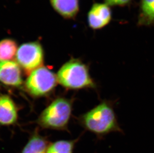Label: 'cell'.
<instances>
[{
    "mask_svg": "<svg viewBox=\"0 0 154 153\" xmlns=\"http://www.w3.org/2000/svg\"><path fill=\"white\" fill-rule=\"evenodd\" d=\"M17 118V110L14 101L8 95H0V124L12 125Z\"/></svg>",
    "mask_w": 154,
    "mask_h": 153,
    "instance_id": "obj_9",
    "label": "cell"
},
{
    "mask_svg": "<svg viewBox=\"0 0 154 153\" xmlns=\"http://www.w3.org/2000/svg\"><path fill=\"white\" fill-rule=\"evenodd\" d=\"M17 44L16 41L11 38L0 40V60L10 61L17 54Z\"/></svg>",
    "mask_w": 154,
    "mask_h": 153,
    "instance_id": "obj_12",
    "label": "cell"
},
{
    "mask_svg": "<svg viewBox=\"0 0 154 153\" xmlns=\"http://www.w3.org/2000/svg\"><path fill=\"white\" fill-rule=\"evenodd\" d=\"M77 140H60L50 144L47 153H73Z\"/></svg>",
    "mask_w": 154,
    "mask_h": 153,
    "instance_id": "obj_13",
    "label": "cell"
},
{
    "mask_svg": "<svg viewBox=\"0 0 154 153\" xmlns=\"http://www.w3.org/2000/svg\"><path fill=\"white\" fill-rule=\"evenodd\" d=\"M49 144L45 138L35 133L20 153H47Z\"/></svg>",
    "mask_w": 154,
    "mask_h": 153,
    "instance_id": "obj_11",
    "label": "cell"
},
{
    "mask_svg": "<svg viewBox=\"0 0 154 153\" xmlns=\"http://www.w3.org/2000/svg\"><path fill=\"white\" fill-rule=\"evenodd\" d=\"M44 49L38 41L22 44L18 48L17 61L26 71H33L39 68L44 62Z\"/></svg>",
    "mask_w": 154,
    "mask_h": 153,
    "instance_id": "obj_5",
    "label": "cell"
},
{
    "mask_svg": "<svg viewBox=\"0 0 154 153\" xmlns=\"http://www.w3.org/2000/svg\"><path fill=\"white\" fill-rule=\"evenodd\" d=\"M51 7L64 19L72 20L79 11V0H49Z\"/></svg>",
    "mask_w": 154,
    "mask_h": 153,
    "instance_id": "obj_8",
    "label": "cell"
},
{
    "mask_svg": "<svg viewBox=\"0 0 154 153\" xmlns=\"http://www.w3.org/2000/svg\"><path fill=\"white\" fill-rule=\"evenodd\" d=\"M138 25L154 26V0H140Z\"/></svg>",
    "mask_w": 154,
    "mask_h": 153,
    "instance_id": "obj_10",
    "label": "cell"
},
{
    "mask_svg": "<svg viewBox=\"0 0 154 153\" xmlns=\"http://www.w3.org/2000/svg\"><path fill=\"white\" fill-rule=\"evenodd\" d=\"M71 111L72 105L69 101L66 98H57L42 112L38 122L45 128L63 129L69 122Z\"/></svg>",
    "mask_w": 154,
    "mask_h": 153,
    "instance_id": "obj_3",
    "label": "cell"
},
{
    "mask_svg": "<svg viewBox=\"0 0 154 153\" xmlns=\"http://www.w3.org/2000/svg\"><path fill=\"white\" fill-rule=\"evenodd\" d=\"M0 82L13 87L22 85L21 71L17 62L11 60H0Z\"/></svg>",
    "mask_w": 154,
    "mask_h": 153,
    "instance_id": "obj_7",
    "label": "cell"
},
{
    "mask_svg": "<svg viewBox=\"0 0 154 153\" xmlns=\"http://www.w3.org/2000/svg\"><path fill=\"white\" fill-rule=\"evenodd\" d=\"M57 76L58 82L67 88H97V85L90 76L88 66L80 60L72 59L64 64Z\"/></svg>",
    "mask_w": 154,
    "mask_h": 153,
    "instance_id": "obj_2",
    "label": "cell"
},
{
    "mask_svg": "<svg viewBox=\"0 0 154 153\" xmlns=\"http://www.w3.org/2000/svg\"><path fill=\"white\" fill-rule=\"evenodd\" d=\"M57 76L45 67H39L31 73L26 82L28 91L32 95L39 97L45 95L57 85Z\"/></svg>",
    "mask_w": 154,
    "mask_h": 153,
    "instance_id": "obj_4",
    "label": "cell"
},
{
    "mask_svg": "<svg viewBox=\"0 0 154 153\" xmlns=\"http://www.w3.org/2000/svg\"><path fill=\"white\" fill-rule=\"evenodd\" d=\"M109 6H124L131 2L132 0H104Z\"/></svg>",
    "mask_w": 154,
    "mask_h": 153,
    "instance_id": "obj_14",
    "label": "cell"
},
{
    "mask_svg": "<svg viewBox=\"0 0 154 153\" xmlns=\"http://www.w3.org/2000/svg\"><path fill=\"white\" fill-rule=\"evenodd\" d=\"M116 101L104 100L83 114L81 123L86 130L99 138L112 132L123 133L115 111Z\"/></svg>",
    "mask_w": 154,
    "mask_h": 153,
    "instance_id": "obj_1",
    "label": "cell"
},
{
    "mask_svg": "<svg viewBox=\"0 0 154 153\" xmlns=\"http://www.w3.org/2000/svg\"><path fill=\"white\" fill-rule=\"evenodd\" d=\"M112 20V12L106 3H94L87 15L89 26L94 30L100 29L107 26Z\"/></svg>",
    "mask_w": 154,
    "mask_h": 153,
    "instance_id": "obj_6",
    "label": "cell"
}]
</instances>
